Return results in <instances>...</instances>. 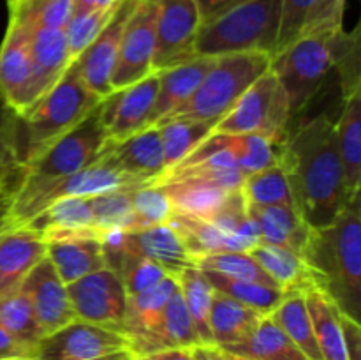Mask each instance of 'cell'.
I'll return each instance as SVG.
<instances>
[{
	"label": "cell",
	"instance_id": "1",
	"mask_svg": "<svg viewBox=\"0 0 361 360\" xmlns=\"http://www.w3.org/2000/svg\"><path fill=\"white\" fill-rule=\"evenodd\" d=\"M277 164L288 176L296 212L309 228L328 226L348 207L335 122L326 113L289 124L279 141Z\"/></svg>",
	"mask_w": 361,
	"mask_h": 360
},
{
	"label": "cell",
	"instance_id": "2",
	"mask_svg": "<svg viewBox=\"0 0 361 360\" xmlns=\"http://www.w3.org/2000/svg\"><path fill=\"white\" fill-rule=\"evenodd\" d=\"M310 277L337 309L360 321L361 221L360 207H345L323 228H310L302 249Z\"/></svg>",
	"mask_w": 361,
	"mask_h": 360
},
{
	"label": "cell",
	"instance_id": "3",
	"mask_svg": "<svg viewBox=\"0 0 361 360\" xmlns=\"http://www.w3.org/2000/svg\"><path fill=\"white\" fill-rule=\"evenodd\" d=\"M111 143L101 124L97 106L80 126L55 141L37 159L21 166L9 210L13 226H23L30 219L37 201L48 191L97 161Z\"/></svg>",
	"mask_w": 361,
	"mask_h": 360
},
{
	"label": "cell",
	"instance_id": "4",
	"mask_svg": "<svg viewBox=\"0 0 361 360\" xmlns=\"http://www.w3.org/2000/svg\"><path fill=\"white\" fill-rule=\"evenodd\" d=\"M102 99L85 83L78 64H71L55 87L18 116L16 150L20 164L25 166L37 159L55 141L80 126Z\"/></svg>",
	"mask_w": 361,
	"mask_h": 360
},
{
	"label": "cell",
	"instance_id": "5",
	"mask_svg": "<svg viewBox=\"0 0 361 360\" xmlns=\"http://www.w3.org/2000/svg\"><path fill=\"white\" fill-rule=\"evenodd\" d=\"M281 23V0H245L201 23L194 41L196 56L267 53L274 56Z\"/></svg>",
	"mask_w": 361,
	"mask_h": 360
},
{
	"label": "cell",
	"instance_id": "6",
	"mask_svg": "<svg viewBox=\"0 0 361 360\" xmlns=\"http://www.w3.org/2000/svg\"><path fill=\"white\" fill-rule=\"evenodd\" d=\"M270 62L271 56L267 53H231L215 56L214 66L196 92L155 126L171 120L217 124L242 97L243 92L270 69Z\"/></svg>",
	"mask_w": 361,
	"mask_h": 360
},
{
	"label": "cell",
	"instance_id": "7",
	"mask_svg": "<svg viewBox=\"0 0 361 360\" xmlns=\"http://www.w3.org/2000/svg\"><path fill=\"white\" fill-rule=\"evenodd\" d=\"M344 28L338 32L303 34L271 56L270 69L277 76L291 115H302L337 64Z\"/></svg>",
	"mask_w": 361,
	"mask_h": 360
},
{
	"label": "cell",
	"instance_id": "8",
	"mask_svg": "<svg viewBox=\"0 0 361 360\" xmlns=\"http://www.w3.org/2000/svg\"><path fill=\"white\" fill-rule=\"evenodd\" d=\"M295 116L274 71L257 78L231 109L215 124L212 134H264L281 140Z\"/></svg>",
	"mask_w": 361,
	"mask_h": 360
},
{
	"label": "cell",
	"instance_id": "9",
	"mask_svg": "<svg viewBox=\"0 0 361 360\" xmlns=\"http://www.w3.org/2000/svg\"><path fill=\"white\" fill-rule=\"evenodd\" d=\"M157 0H136L123 28L118 56L111 74V88H126L154 73Z\"/></svg>",
	"mask_w": 361,
	"mask_h": 360
},
{
	"label": "cell",
	"instance_id": "10",
	"mask_svg": "<svg viewBox=\"0 0 361 360\" xmlns=\"http://www.w3.org/2000/svg\"><path fill=\"white\" fill-rule=\"evenodd\" d=\"M200 27L196 0H157L154 73L194 59V41Z\"/></svg>",
	"mask_w": 361,
	"mask_h": 360
},
{
	"label": "cell",
	"instance_id": "11",
	"mask_svg": "<svg viewBox=\"0 0 361 360\" xmlns=\"http://www.w3.org/2000/svg\"><path fill=\"white\" fill-rule=\"evenodd\" d=\"M76 318L122 332L127 309V292L118 275L101 268L67 284Z\"/></svg>",
	"mask_w": 361,
	"mask_h": 360
},
{
	"label": "cell",
	"instance_id": "12",
	"mask_svg": "<svg viewBox=\"0 0 361 360\" xmlns=\"http://www.w3.org/2000/svg\"><path fill=\"white\" fill-rule=\"evenodd\" d=\"M130 349L126 334L101 325L76 320L46 335L37 344L39 360H95Z\"/></svg>",
	"mask_w": 361,
	"mask_h": 360
},
{
	"label": "cell",
	"instance_id": "13",
	"mask_svg": "<svg viewBox=\"0 0 361 360\" xmlns=\"http://www.w3.org/2000/svg\"><path fill=\"white\" fill-rule=\"evenodd\" d=\"M159 90V73H152L137 83L113 90L99 104L101 124L109 141L120 143L150 127L152 109Z\"/></svg>",
	"mask_w": 361,
	"mask_h": 360
},
{
	"label": "cell",
	"instance_id": "14",
	"mask_svg": "<svg viewBox=\"0 0 361 360\" xmlns=\"http://www.w3.org/2000/svg\"><path fill=\"white\" fill-rule=\"evenodd\" d=\"M32 25L16 11H9V23L0 44V95L18 116L27 108L30 85Z\"/></svg>",
	"mask_w": 361,
	"mask_h": 360
},
{
	"label": "cell",
	"instance_id": "15",
	"mask_svg": "<svg viewBox=\"0 0 361 360\" xmlns=\"http://www.w3.org/2000/svg\"><path fill=\"white\" fill-rule=\"evenodd\" d=\"M101 236L102 232L97 228L42 233L46 256L49 258L63 284L67 286L92 272L106 268Z\"/></svg>",
	"mask_w": 361,
	"mask_h": 360
},
{
	"label": "cell",
	"instance_id": "16",
	"mask_svg": "<svg viewBox=\"0 0 361 360\" xmlns=\"http://www.w3.org/2000/svg\"><path fill=\"white\" fill-rule=\"evenodd\" d=\"M111 147H109L97 161L88 164L87 168L80 169V172L74 173V175L67 176V179L62 180L59 186H55L51 191H48V193L37 201V205H35L34 210H32L30 219L34 217V215H37L39 212L44 210L49 203H53L55 200H60V198H94L99 196V194L111 193V191H134L137 189V187L148 186L145 180L136 179V176L122 172V169L116 166V162L113 161L111 157ZM30 219H28V221H30ZM27 222H25V224H27Z\"/></svg>",
	"mask_w": 361,
	"mask_h": 360
},
{
	"label": "cell",
	"instance_id": "17",
	"mask_svg": "<svg viewBox=\"0 0 361 360\" xmlns=\"http://www.w3.org/2000/svg\"><path fill=\"white\" fill-rule=\"evenodd\" d=\"M23 288L30 296L35 320L42 332V337L67 327L76 321V313L71 304L67 286L56 274L48 256L42 258L23 279Z\"/></svg>",
	"mask_w": 361,
	"mask_h": 360
},
{
	"label": "cell",
	"instance_id": "18",
	"mask_svg": "<svg viewBox=\"0 0 361 360\" xmlns=\"http://www.w3.org/2000/svg\"><path fill=\"white\" fill-rule=\"evenodd\" d=\"M134 6H136V0H122L111 20L101 30V34L74 60L88 88L101 97H106L113 92L111 74L115 69L116 56H118L123 28H126Z\"/></svg>",
	"mask_w": 361,
	"mask_h": 360
},
{
	"label": "cell",
	"instance_id": "19",
	"mask_svg": "<svg viewBox=\"0 0 361 360\" xmlns=\"http://www.w3.org/2000/svg\"><path fill=\"white\" fill-rule=\"evenodd\" d=\"M30 62L32 74L25 112L37 99L48 94L55 87L56 81L63 76L67 67L73 64L69 56V49H67V39L66 34H63V28L32 27Z\"/></svg>",
	"mask_w": 361,
	"mask_h": 360
},
{
	"label": "cell",
	"instance_id": "20",
	"mask_svg": "<svg viewBox=\"0 0 361 360\" xmlns=\"http://www.w3.org/2000/svg\"><path fill=\"white\" fill-rule=\"evenodd\" d=\"M342 184L348 207H360L361 189V92L344 99L341 116L335 120Z\"/></svg>",
	"mask_w": 361,
	"mask_h": 360
},
{
	"label": "cell",
	"instance_id": "21",
	"mask_svg": "<svg viewBox=\"0 0 361 360\" xmlns=\"http://www.w3.org/2000/svg\"><path fill=\"white\" fill-rule=\"evenodd\" d=\"M178 288V282L173 275H168L154 288L137 295L127 296L126 320L122 325V334L127 335L130 342V352L134 355H143L148 341L161 323L162 313L171 299L173 292Z\"/></svg>",
	"mask_w": 361,
	"mask_h": 360
},
{
	"label": "cell",
	"instance_id": "22",
	"mask_svg": "<svg viewBox=\"0 0 361 360\" xmlns=\"http://www.w3.org/2000/svg\"><path fill=\"white\" fill-rule=\"evenodd\" d=\"M44 256V239L28 226H14L0 235V295L20 286Z\"/></svg>",
	"mask_w": 361,
	"mask_h": 360
},
{
	"label": "cell",
	"instance_id": "23",
	"mask_svg": "<svg viewBox=\"0 0 361 360\" xmlns=\"http://www.w3.org/2000/svg\"><path fill=\"white\" fill-rule=\"evenodd\" d=\"M214 62L215 56H194L178 66L159 71V90L152 109L150 126H155L182 106L196 92Z\"/></svg>",
	"mask_w": 361,
	"mask_h": 360
},
{
	"label": "cell",
	"instance_id": "24",
	"mask_svg": "<svg viewBox=\"0 0 361 360\" xmlns=\"http://www.w3.org/2000/svg\"><path fill=\"white\" fill-rule=\"evenodd\" d=\"M111 157L122 172L155 184L166 173L164 152L159 129L147 127L120 143H113Z\"/></svg>",
	"mask_w": 361,
	"mask_h": 360
},
{
	"label": "cell",
	"instance_id": "25",
	"mask_svg": "<svg viewBox=\"0 0 361 360\" xmlns=\"http://www.w3.org/2000/svg\"><path fill=\"white\" fill-rule=\"evenodd\" d=\"M130 246L143 256L176 277L185 268L194 267V260L169 224L154 226L143 232H129Z\"/></svg>",
	"mask_w": 361,
	"mask_h": 360
},
{
	"label": "cell",
	"instance_id": "26",
	"mask_svg": "<svg viewBox=\"0 0 361 360\" xmlns=\"http://www.w3.org/2000/svg\"><path fill=\"white\" fill-rule=\"evenodd\" d=\"M221 349L249 360H309L270 316L261 318L242 342Z\"/></svg>",
	"mask_w": 361,
	"mask_h": 360
},
{
	"label": "cell",
	"instance_id": "27",
	"mask_svg": "<svg viewBox=\"0 0 361 360\" xmlns=\"http://www.w3.org/2000/svg\"><path fill=\"white\" fill-rule=\"evenodd\" d=\"M303 295L323 360H348L341 328V311L334 300L316 284L309 286Z\"/></svg>",
	"mask_w": 361,
	"mask_h": 360
},
{
	"label": "cell",
	"instance_id": "28",
	"mask_svg": "<svg viewBox=\"0 0 361 360\" xmlns=\"http://www.w3.org/2000/svg\"><path fill=\"white\" fill-rule=\"evenodd\" d=\"M261 314L250 307L229 299L221 292H214L210 306V332L214 344L219 348L242 342L259 323Z\"/></svg>",
	"mask_w": 361,
	"mask_h": 360
},
{
	"label": "cell",
	"instance_id": "29",
	"mask_svg": "<svg viewBox=\"0 0 361 360\" xmlns=\"http://www.w3.org/2000/svg\"><path fill=\"white\" fill-rule=\"evenodd\" d=\"M249 254L281 286L282 292H291V289L305 292L309 286L314 284L309 267L303 261L302 254L296 251L261 240L249 251Z\"/></svg>",
	"mask_w": 361,
	"mask_h": 360
},
{
	"label": "cell",
	"instance_id": "30",
	"mask_svg": "<svg viewBox=\"0 0 361 360\" xmlns=\"http://www.w3.org/2000/svg\"><path fill=\"white\" fill-rule=\"evenodd\" d=\"M271 320L282 328L286 335L295 342L296 348L309 360H323L312 321L305 304V295L298 289L284 292L281 302L270 314Z\"/></svg>",
	"mask_w": 361,
	"mask_h": 360
},
{
	"label": "cell",
	"instance_id": "31",
	"mask_svg": "<svg viewBox=\"0 0 361 360\" xmlns=\"http://www.w3.org/2000/svg\"><path fill=\"white\" fill-rule=\"evenodd\" d=\"M200 344V337L194 328L192 318L187 311L185 300L180 288H176L166 304L161 323L148 341L143 355H152V353L171 348H194Z\"/></svg>",
	"mask_w": 361,
	"mask_h": 360
},
{
	"label": "cell",
	"instance_id": "32",
	"mask_svg": "<svg viewBox=\"0 0 361 360\" xmlns=\"http://www.w3.org/2000/svg\"><path fill=\"white\" fill-rule=\"evenodd\" d=\"M162 187L171 201L173 210L203 221H210L231 193L215 184L194 179L175 180V182L162 184Z\"/></svg>",
	"mask_w": 361,
	"mask_h": 360
},
{
	"label": "cell",
	"instance_id": "33",
	"mask_svg": "<svg viewBox=\"0 0 361 360\" xmlns=\"http://www.w3.org/2000/svg\"><path fill=\"white\" fill-rule=\"evenodd\" d=\"M249 207V205H247ZM249 214L259 226L261 240L288 247L302 254L309 226L293 207H249Z\"/></svg>",
	"mask_w": 361,
	"mask_h": 360
},
{
	"label": "cell",
	"instance_id": "34",
	"mask_svg": "<svg viewBox=\"0 0 361 360\" xmlns=\"http://www.w3.org/2000/svg\"><path fill=\"white\" fill-rule=\"evenodd\" d=\"M221 147L235 157L242 175L249 176L268 166L277 164L279 141L264 134H212Z\"/></svg>",
	"mask_w": 361,
	"mask_h": 360
},
{
	"label": "cell",
	"instance_id": "35",
	"mask_svg": "<svg viewBox=\"0 0 361 360\" xmlns=\"http://www.w3.org/2000/svg\"><path fill=\"white\" fill-rule=\"evenodd\" d=\"M155 127L161 134L164 168L168 173L176 168L183 159L189 157L210 136L215 124L197 122V120H171Z\"/></svg>",
	"mask_w": 361,
	"mask_h": 360
},
{
	"label": "cell",
	"instance_id": "36",
	"mask_svg": "<svg viewBox=\"0 0 361 360\" xmlns=\"http://www.w3.org/2000/svg\"><path fill=\"white\" fill-rule=\"evenodd\" d=\"M175 279L185 300L187 311L192 318L200 342L204 346H215L210 332V306L215 289L212 288L203 272L196 267L185 268Z\"/></svg>",
	"mask_w": 361,
	"mask_h": 360
},
{
	"label": "cell",
	"instance_id": "37",
	"mask_svg": "<svg viewBox=\"0 0 361 360\" xmlns=\"http://www.w3.org/2000/svg\"><path fill=\"white\" fill-rule=\"evenodd\" d=\"M0 327L6 328L13 337L28 346L37 348L42 332L35 320L30 296L23 284L0 295Z\"/></svg>",
	"mask_w": 361,
	"mask_h": 360
},
{
	"label": "cell",
	"instance_id": "38",
	"mask_svg": "<svg viewBox=\"0 0 361 360\" xmlns=\"http://www.w3.org/2000/svg\"><path fill=\"white\" fill-rule=\"evenodd\" d=\"M28 228L39 233L62 229L95 228L92 217L90 198H60L27 222Z\"/></svg>",
	"mask_w": 361,
	"mask_h": 360
},
{
	"label": "cell",
	"instance_id": "39",
	"mask_svg": "<svg viewBox=\"0 0 361 360\" xmlns=\"http://www.w3.org/2000/svg\"><path fill=\"white\" fill-rule=\"evenodd\" d=\"M242 194L249 207L295 208L288 176L279 164L268 166V168L247 176L242 184Z\"/></svg>",
	"mask_w": 361,
	"mask_h": 360
},
{
	"label": "cell",
	"instance_id": "40",
	"mask_svg": "<svg viewBox=\"0 0 361 360\" xmlns=\"http://www.w3.org/2000/svg\"><path fill=\"white\" fill-rule=\"evenodd\" d=\"M201 272H203L204 277L208 279V282H210L215 292L224 293L229 299L236 300V302L243 304V306L259 313L261 316H270L275 307L279 306V302H281L282 295H284L282 289L271 288V286L257 284V282L249 281H236V279H229L226 275H221L212 270Z\"/></svg>",
	"mask_w": 361,
	"mask_h": 360
},
{
	"label": "cell",
	"instance_id": "41",
	"mask_svg": "<svg viewBox=\"0 0 361 360\" xmlns=\"http://www.w3.org/2000/svg\"><path fill=\"white\" fill-rule=\"evenodd\" d=\"M168 224L175 229V233L180 236V240L190 253L192 260L196 256H203V254L226 253V239H228V235L222 233L212 222L173 210Z\"/></svg>",
	"mask_w": 361,
	"mask_h": 360
},
{
	"label": "cell",
	"instance_id": "42",
	"mask_svg": "<svg viewBox=\"0 0 361 360\" xmlns=\"http://www.w3.org/2000/svg\"><path fill=\"white\" fill-rule=\"evenodd\" d=\"M194 267L201 268V270L217 272V274L236 279V281L257 282V284L281 289V286L263 270V267L249 253L203 254V256L194 258Z\"/></svg>",
	"mask_w": 361,
	"mask_h": 360
},
{
	"label": "cell",
	"instance_id": "43",
	"mask_svg": "<svg viewBox=\"0 0 361 360\" xmlns=\"http://www.w3.org/2000/svg\"><path fill=\"white\" fill-rule=\"evenodd\" d=\"M130 198H133V219L127 232H143L154 226L168 224L173 207L164 187L148 184L134 189Z\"/></svg>",
	"mask_w": 361,
	"mask_h": 360
},
{
	"label": "cell",
	"instance_id": "44",
	"mask_svg": "<svg viewBox=\"0 0 361 360\" xmlns=\"http://www.w3.org/2000/svg\"><path fill=\"white\" fill-rule=\"evenodd\" d=\"M127 236H129V232H127ZM116 275L122 279L127 296H133L157 286L169 274L164 268L159 267L157 263L143 256L140 251L134 249L129 240V247H127V253L123 256L122 265H120Z\"/></svg>",
	"mask_w": 361,
	"mask_h": 360
},
{
	"label": "cell",
	"instance_id": "45",
	"mask_svg": "<svg viewBox=\"0 0 361 360\" xmlns=\"http://www.w3.org/2000/svg\"><path fill=\"white\" fill-rule=\"evenodd\" d=\"M122 2V0H120ZM118 4L111 7H104V9L88 11V13L73 14L67 25L63 27V34L67 39V49H69L71 60H76L85 49L88 48L92 41L101 34L102 28L106 27L109 20L113 18L115 11L118 9Z\"/></svg>",
	"mask_w": 361,
	"mask_h": 360
},
{
	"label": "cell",
	"instance_id": "46",
	"mask_svg": "<svg viewBox=\"0 0 361 360\" xmlns=\"http://www.w3.org/2000/svg\"><path fill=\"white\" fill-rule=\"evenodd\" d=\"M133 191H111L90 198L94 226L99 232L108 229H129L133 219Z\"/></svg>",
	"mask_w": 361,
	"mask_h": 360
},
{
	"label": "cell",
	"instance_id": "47",
	"mask_svg": "<svg viewBox=\"0 0 361 360\" xmlns=\"http://www.w3.org/2000/svg\"><path fill=\"white\" fill-rule=\"evenodd\" d=\"M74 0H7L9 11H16L32 27L63 28L73 16Z\"/></svg>",
	"mask_w": 361,
	"mask_h": 360
},
{
	"label": "cell",
	"instance_id": "48",
	"mask_svg": "<svg viewBox=\"0 0 361 360\" xmlns=\"http://www.w3.org/2000/svg\"><path fill=\"white\" fill-rule=\"evenodd\" d=\"M360 27H356L353 32H344L342 37L341 49H338L337 69L338 78H341V88L342 97H349V95L361 92V73H360Z\"/></svg>",
	"mask_w": 361,
	"mask_h": 360
},
{
	"label": "cell",
	"instance_id": "49",
	"mask_svg": "<svg viewBox=\"0 0 361 360\" xmlns=\"http://www.w3.org/2000/svg\"><path fill=\"white\" fill-rule=\"evenodd\" d=\"M314 6L316 0H281V23H279L277 46L274 55H277L303 34Z\"/></svg>",
	"mask_w": 361,
	"mask_h": 360
},
{
	"label": "cell",
	"instance_id": "50",
	"mask_svg": "<svg viewBox=\"0 0 361 360\" xmlns=\"http://www.w3.org/2000/svg\"><path fill=\"white\" fill-rule=\"evenodd\" d=\"M345 4L348 0H316V6L303 28V34L342 30Z\"/></svg>",
	"mask_w": 361,
	"mask_h": 360
},
{
	"label": "cell",
	"instance_id": "51",
	"mask_svg": "<svg viewBox=\"0 0 361 360\" xmlns=\"http://www.w3.org/2000/svg\"><path fill=\"white\" fill-rule=\"evenodd\" d=\"M247 219H249V207H247L242 189H238L228 194L222 207L215 212V215L208 222L217 226L226 235H233L245 224Z\"/></svg>",
	"mask_w": 361,
	"mask_h": 360
},
{
	"label": "cell",
	"instance_id": "52",
	"mask_svg": "<svg viewBox=\"0 0 361 360\" xmlns=\"http://www.w3.org/2000/svg\"><path fill=\"white\" fill-rule=\"evenodd\" d=\"M20 173L21 164L20 159H18L16 148H11V150L4 152L0 155V201L14 193V189L18 186V180H20Z\"/></svg>",
	"mask_w": 361,
	"mask_h": 360
},
{
	"label": "cell",
	"instance_id": "53",
	"mask_svg": "<svg viewBox=\"0 0 361 360\" xmlns=\"http://www.w3.org/2000/svg\"><path fill=\"white\" fill-rule=\"evenodd\" d=\"M16 133L18 115L0 95V155L11 148H16Z\"/></svg>",
	"mask_w": 361,
	"mask_h": 360
},
{
	"label": "cell",
	"instance_id": "54",
	"mask_svg": "<svg viewBox=\"0 0 361 360\" xmlns=\"http://www.w3.org/2000/svg\"><path fill=\"white\" fill-rule=\"evenodd\" d=\"M37 359V348L18 341L6 328L0 327V360Z\"/></svg>",
	"mask_w": 361,
	"mask_h": 360
},
{
	"label": "cell",
	"instance_id": "55",
	"mask_svg": "<svg viewBox=\"0 0 361 360\" xmlns=\"http://www.w3.org/2000/svg\"><path fill=\"white\" fill-rule=\"evenodd\" d=\"M341 328L342 337H344L345 359L361 360V328L360 321L345 316L341 313Z\"/></svg>",
	"mask_w": 361,
	"mask_h": 360
},
{
	"label": "cell",
	"instance_id": "56",
	"mask_svg": "<svg viewBox=\"0 0 361 360\" xmlns=\"http://www.w3.org/2000/svg\"><path fill=\"white\" fill-rule=\"evenodd\" d=\"M245 2V0H196L197 9L201 14V23H207V21L214 20L219 14L226 13L231 7L238 6V4Z\"/></svg>",
	"mask_w": 361,
	"mask_h": 360
},
{
	"label": "cell",
	"instance_id": "57",
	"mask_svg": "<svg viewBox=\"0 0 361 360\" xmlns=\"http://www.w3.org/2000/svg\"><path fill=\"white\" fill-rule=\"evenodd\" d=\"M192 349V355L196 360H231L229 355L226 352H222L219 346H194Z\"/></svg>",
	"mask_w": 361,
	"mask_h": 360
},
{
	"label": "cell",
	"instance_id": "58",
	"mask_svg": "<svg viewBox=\"0 0 361 360\" xmlns=\"http://www.w3.org/2000/svg\"><path fill=\"white\" fill-rule=\"evenodd\" d=\"M118 2L120 0H74L73 14L88 13V11H95V9H104V7H111Z\"/></svg>",
	"mask_w": 361,
	"mask_h": 360
},
{
	"label": "cell",
	"instance_id": "59",
	"mask_svg": "<svg viewBox=\"0 0 361 360\" xmlns=\"http://www.w3.org/2000/svg\"><path fill=\"white\" fill-rule=\"evenodd\" d=\"M152 360H196L190 348H171L152 353Z\"/></svg>",
	"mask_w": 361,
	"mask_h": 360
},
{
	"label": "cell",
	"instance_id": "60",
	"mask_svg": "<svg viewBox=\"0 0 361 360\" xmlns=\"http://www.w3.org/2000/svg\"><path fill=\"white\" fill-rule=\"evenodd\" d=\"M11 201H13V194H9V196H6L2 201H0V235H4L7 229L14 228L13 221H11V212H9Z\"/></svg>",
	"mask_w": 361,
	"mask_h": 360
},
{
	"label": "cell",
	"instance_id": "61",
	"mask_svg": "<svg viewBox=\"0 0 361 360\" xmlns=\"http://www.w3.org/2000/svg\"><path fill=\"white\" fill-rule=\"evenodd\" d=\"M134 353L130 349H123V352H116L111 353V355H106L101 356V359H95V360H130L133 359Z\"/></svg>",
	"mask_w": 361,
	"mask_h": 360
},
{
	"label": "cell",
	"instance_id": "62",
	"mask_svg": "<svg viewBox=\"0 0 361 360\" xmlns=\"http://www.w3.org/2000/svg\"><path fill=\"white\" fill-rule=\"evenodd\" d=\"M130 360H152L150 355H133V359Z\"/></svg>",
	"mask_w": 361,
	"mask_h": 360
},
{
	"label": "cell",
	"instance_id": "63",
	"mask_svg": "<svg viewBox=\"0 0 361 360\" xmlns=\"http://www.w3.org/2000/svg\"><path fill=\"white\" fill-rule=\"evenodd\" d=\"M222 352H224V349H222ZM229 355V353H228ZM229 359L231 360H249V359H242V356H236V355H229Z\"/></svg>",
	"mask_w": 361,
	"mask_h": 360
},
{
	"label": "cell",
	"instance_id": "64",
	"mask_svg": "<svg viewBox=\"0 0 361 360\" xmlns=\"http://www.w3.org/2000/svg\"><path fill=\"white\" fill-rule=\"evenodd\" d=\"M13 360H20V359H13Z\"/></svg>",
	"mask_w": 361,
	"mask_h": 360
}]
</instances>
